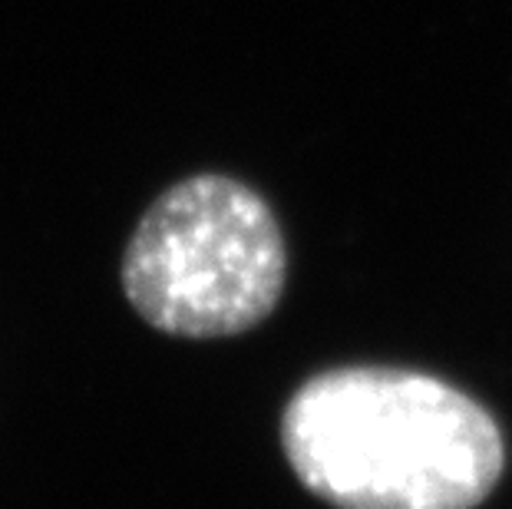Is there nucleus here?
<instances>
[{
    "instance_id": "f03ea898",
    "label": "nucleus",
    "mask_w": 512,
    "mask_h": 509,
    "mask_svg": "<svg viewBox=\"0 0 512 509\" xmlns=\"http://www.w3.org/2000/svg\"><path fill=\"white\" fill-rule=\"evenodd\" d=\"M119 278L133 311L159 334L235 338L278 308L288 281L285 232L261 192L199 172L143 212Z\"/></svg>"
},
{
    "instance_id": "f257e3e1",
    "label": "nucleus",
    "mask_w": 512,
    "mask_h": 509,
    "mask_svg": "<svg viewBox=\"0 0 512 509\" xmlns=\"http://www.w3.org/2000/svg\"><path fill=\"white\" fill-rule=\"evenodd\" d=\"M281 450L334 509H476L506 470L503 430L476 397L387 364L311 374L281 410Z\"/></svg>"
}]
</instances>
